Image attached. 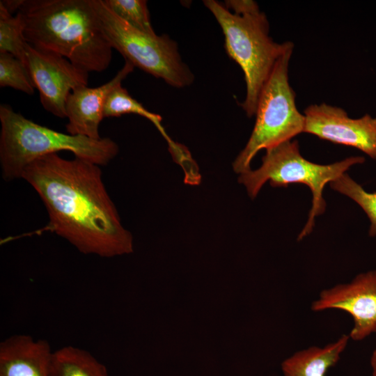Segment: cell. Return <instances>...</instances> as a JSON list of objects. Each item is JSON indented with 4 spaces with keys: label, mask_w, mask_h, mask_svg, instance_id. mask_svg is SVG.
<instances>
[{
    "label": "cell",
    "mask_w": 376,
    "mask_h": 376,
    "mask_svg": "<svg viewBox=\"0 0 376 376\" xmlns=\"http://www.w3.org/2000/svg\"><path fill=\"white\" fill-rule=\"evenodd\" d=\"M22 178L42 201L49 214L47 230L79 251L102 258L132 252V234L121 224L100 166L52 153L31 162Z\"/></svg>",
    "instance_id": "cell-1"
},
{
    "label": "cell",
    "mask_w": 376,
    "mask_h": 376,
    "mask_svg": "<svg viewBox=\"0 0 376 376\" xmlns=\"http://www.w3.org/2000/svg\"><path fill=\"white\" fill-rule=\"evenodd\" d=\"M16 13L31 46L59 54L88 72L109 66L113 47L93 0H22Z\"/></svg>",
    "instance_id": "cell-2"
},
{
    "label": "cell",
    "mask_w": 376,
    "mask_h": 376,
    "mask_svg": "<svg viewBox=\"0 0 376 376\" xmlns=\"http://www.w3.org/2000/svg\"><path fill=\"white\" fill-rule=\"evenodd\" d=\"M203 3L222 29L228 55L243 71L246 92L241 107L252 117L276 63L293 42L278 43L272 39L267 16L254 1L228 0L224 6L205 0Z\"/></svg>",
    "instance_id": "cell-3"
},
{
    "label": "cell",
    "mask_w": 376,
    "mask_h": 376,
    "mask_svg": "<svg viewBox=\"0 0 376 376\" xmlns=\"http://www.w3.org/2000/svg\"><path fill=\"white\" fill-rule=\"evenodd\" d=\"M0 164L7 181L22 178L24 169L42 156L61 150L98 166L107 165L118 154V146L108 137L93 139L72 135L39 125L0 105Z\"/></svg>",
    "instance_id": "cell-4"
},
{
    "label": "cell",
    "mask_w": 376,
    "mask_h": 376,
    "mask_svg": "<svg viewBox=\"0 0 376 376\" xmlns=\"http://www.w3.org/2000/svg\"><path fill=\"white\" fill-rule=\"evenodd\" d=\"M265 150L260 168L241 173L238 181L244 185L251 198L257 196L267 181L273 187H287L292 183L308 186L312 193V205L298 240L312 232L315 217L325 211V185L345 173L352 166L365 162L364 157L354 156L330 164L313 163L301 155L297 140L288 141Z\"/></svg>",
    "instance_id": "cell-5"
},
{
    "label": "cell",
    "mask_w": 376,
    "mask_h": 376,
    "mask_svg": "<svg viewBox=\"0 0 376 376\" xmlns=\"http://www.w3.org/2000/svg\"><path fill=\"white\" fill-rule=\"evenodd\" d=\"M293 49L292 43L276 63L260 92L252 133L233 163L237 173L251 170V162L260 150L290 141L304 132L305 116L297 107L295 92L288 78Z\"/></svg>",
    "instance_id": "cell-6"
},
{
    "label": "cell",
    "mask_w": 376,
    "mask_h": 376,
    "mask_svg": "<svg viewBox=\"0 0 376 376\" xmlns=\"http://www.w3.org/2000/svg\"><path fill=\"white\" fill-rule=\"evenodd\" d=\"M103 31L113 49L125 61L171 86H190L194 75L180 55L177 42L167 35L141 31L119 18L104 3L93 0Z\"/></svg>",
    "instance_id": "cell-7"
},
{
    "label": "cell",
    "mask_w": 376,
    "mask_h": 376,
    "mask_svg": "<svg viewBox=\"0 0 376 376\" xmlns=\"http://www.w3.org/2000/svg\"><path fill=\"white\" fill-rule=\"evenodd\" d=\"M26 58L43 108L57 117L66 118L68 97L74 89L88 85L89 72L59 54L29 43L26 46Z\"/></svg>",
    "instance_id": "cell-8"
},
{
    "label": "cell",
    "mask_w": 376,
    "mask_h": 376,
    "mask_svg": "<svg viewBox=\"0 0 376 376\" xmlns=\"http://www.w3.org/2000/svg\"><path fill=\"white\" fill-rule=\"evenodd\" d=\"M304 115V132L357 148L376 160V117L366 113L352 118L343 109L324 102L309 105Z\"/></svg>",
    "instance_id": "cell-9"
},
{
    "label": "cell",
    "mask_w": 376,
    "mask_h": 376,
    "mask_svg": "<svg viewBox=\"0 0 376 376\" xmlns=\"http://www.w3.org/2000/svg\"><path fill=\"white\" fill-rule=\"evenodd\" d=\"M311 309L315 312L337 309L349 313L354 321L350 338L363 340L373 333L376 324V270L360 273L349 283L322 290Z\"/></svg>",
    "instance_id": "cell-10"
},
{
    "label": "cell",
    "mask_w": 376,
    "mask_h": 376,
    "mask_svg": "<svg viewBox=\"0 0 376 376\" xmlns=\"http://www.w3.org/2000/svg\"><path fill=\"white\" fill-rule=\"evenodd\" d=\"M134 68L130 62L125 61L123 67L108 82L97 87L83 86L74 89L65 104L66 118L68 119L65 125L68 134L81 135L93 139H101L99 126L104 118L103 109L106 98L114 87L122 84Z\"/></svg>",
    "instance_id": "cell-11"
},
{
    "label": "cell",
    "mask_w": 376,
    "mask_h": 376,
    "mask_svg": "<svg viewBox=\"0 0 376 376\" xmlns=\"http://www.w3.org/2000/svg\"><path fill=\"white\" fill-rule=\"evenodd\" d=\"M49 343L16 334L0 343V376H49Z\"/></svg>",
    "instance_id": "cell-12"
},
{
    "label": "cell",
    "mask_w": 376,
    "mask_h": 376,
    "mask_svg": "<svg viewBox=\"0 0 376 376\" xmlns=\"http://www.w3.org/2000/svg\"><path fill=\"white\" fill-rule=\"evenodd\" d=\"M350 339L343 334L324 347L311 346L296 352L282 362L283 376H325L338 361Z\"/></svg>",
    "instance_id": "cell-13"
},
{
    "label": "cell",
    "mask_w": 376,
    "mask_h": 376,
    "mask_svg": "<svg viewBox=\"0 0 376 376\" xmlns=\"http://www.w3.org/2000/svg\"><path fill=\"white\" fill-rule=\"evenodd\" d=\"M49 376H109L106 366L88 351L68 345L52 351Z\"/></svg>",
    "instance_id": "cell-14"
},
{
    "label": "cell",
    "mask_w": 376,
    "mask_h": 376,
    "mask_svg": "<svg viewBox=\"0 0 376 376\" xmlns=\"http://www.w3.org/2000/svg\"><path fill=\"white\" fill-rule=\"evenodd\" d=\"M129 113L139 115L150 120L167 141L172 153L177 151L181 146L173 142L168 136L162 125V117L146 109L142 104L133 98L120 84L114 87L108 94L104 105L103 116L104 118L119 117Z\"/></svg>",
    "instance_id": "cell-15"
},
{
    "label": "cell",
    "mask_w": 376,
    "mask_h": 376,
    "mask_svg": "<svg viewBox=\"0 0 376 376\" xmlns=\"http://www.w3.org/2000/svg\"><path fill=\"white\" fill-rule=\"evenodd\" d=\"M26 44L19 15L13 16L0 3V53H8L26 64Z\"/></svg>",
    "instance_id": "cell-16"
},
{
    "label": "cell",
    "mask_w": 376,
    "mask_h": 376,
    "mask_svg": "<svg viewBox=\"0 0 376 376\" xmlns=\"http://www.w3.org/2000/svg\"><path fill=\"white\" fill-rule=\"evenodd\" d=\"M330 187L347 196L361 207L370 222L369 236H376V191H366L346 173L330 182Z\"/></svg>",
    "instance_id": "cell-17"
},
{
    "label": "cell",
    "mask_w": 376,
    "mask_h": 376,
    "mask_svg": "<svg viewBox=\"0 0 376 376\" xmlns=\"http://www.w3.org/2000/svg\"><path fill=\"white\" fill-rule=\"evenodd\" d=\"M119 18L132 27L149 34H155L145 0H103Z\"/></svg>",
    "instance_id": "cell-18"
},
{
    "label": "cell",
    "mask_w": 376,
    "mask_h": 376,
    "mask_svg": "<svg viewBox=\"0 0 376 376\" xmlns=\"http://www.w3.org/2000/svg\"><path fill=\"white\" fill-rule=\"evenodd\" d=\"M0 86L28 95L33 94L35 89L26 65L8 53H0Z\"/></svg>",
    "instance_id": "cell-19"
},
{
    "label": "cell",
    "mask_w": 376,
    "mask_h": 376,
    "mask_svg": "<svg viewBox=\"0 0 376 376\" xmlns=\"http://www.w3.org/2000/svg\"><path fill=\"white\" fill-rule=\"evenodd\" d=\"M373 333L376 334V324L374 328ZM370 365L372 368V376H376V349L373 352L371 359H370Z\"/></svg>",
    "instance_id": "cell-20"
}]
</instances>
